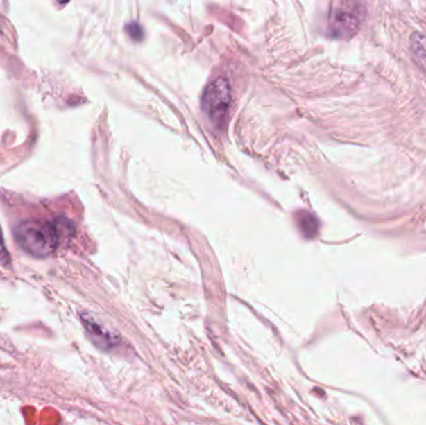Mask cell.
<instances>
[{
	"instance_id": "obj_1",
	"label": "cell",
	"mask_w": 426,
	"mask_h": 425,
	"mask_svg": "<svg viewBox=\"0 0 426 425\" xmlns=\"http://www.w3.org/2000/svg\"><path fill=\"white\" fill-rule=\"evenodd\" d=\"M14 234L19 246L34 257H48L56 251L61 240L56 223L33 218L19 223Z\"/></svg>"
},
{
	"instance_id": "obj_2",
	"label": "cell",
	"mask_w": 426,
	"mask_h": 425,
	"mask_svg": "<svg viewBox=\"0 0 426 425\" xmlns=\"http://www.w3.org/2000/svg\"><path fill=\"white\" fill-rule=\"evenodd\" d=\"M231 87L225 78H217L208 84L202 95V109L211 121L223 123L231 104Z\"/></svg>"
},
{
	"instance_id": "obj_3",
	"label": "cell",
	"mask_w": 426,
	"mask_h": 425,
	"mask_svg": "<svg viewBox=\"0 0 426 425\" xmlns=\"http://www.w3.org/2000/svg\"><path fill=\"white\" fill-rule=\"evenodd\" d=\"M360 19L355 12L349 10H338L332 20L330 29L335 37L347 39L353 37L359 28Z\"/></svg>"
},
{
	"instance_id": "obj_4",
	"label": "cell",
	"mask_w": 426,
	"mask_h": 425,
	"mask_svg": "<svg viewBox=\"0 0 426 425\" xmlns=\"http://www.w3.org/2000/svg\"><path fill=\"white\" fill-rule=\"evenodd\" d=\"M81 320H83V323H84V326H85L86 331L90 334L92 340H94L99 347L110 348V347H114V345H116L115 338L105 329L104 327H101V324H99L96 320H92V317L83 315Z\"/></svg>"
},
{
	"instance_id": "obj_5",
	"label": "cell",
	"mask_w": 426,
	"mask_h": 425,
	"mask_svg": "<svg viewBox=\"0 0 426 425\" xmlns=\"http://www.w3.org/2000/svg\"><path fill=\"white\" fill-rule=\"evenodd\" d=\"M410 48L416 62L426 71V37L419 33L413 34L410 39Z\"/></svg>"
},
{
	"instance_id": "obj_6",
	"label": "cell",
	"mask_w": 426,
	"mask_h": 425,
	"mask_svg": "<svg viewBox=\"0 0 426 425\" xmlns=\"http://www.w3.org/2000/svg\"><path fill=\"white\" fill-rule=\"evenodd\" d=\"M297 222H298L302 234H305V237L308 238L314 237L317 234L319 223H318L317 218L309 212H305V211L300 212L297 217Z\"/></svg>"
},
{
	"instance_id": "obj_7",
	"label": "cell",
	"mask_w": 426,
	"mask_h": 425,
	"mask_svg": "<svg viewBox=\"0 0 426 425\" xmlns=\"http://www.w3.org/2000/svg\"><path fill=\"white\" fill-rule=\"evenodd\" d=\"M10 265H12L10 253L6 250L4 236H3V231H1V227H0V266L8 268V267H10Z\"/></svg>"
},
{
	"instance_id": "obj_8",
	"label": "cell",
	"mask_w": 426,
	"mask_h": 425,
	"mask_svg": "<svg viewBox=\"0 0 426 425\" xmlns=\"http://www.w3.org/2000/svg\"><path fill=\"white\" fill-rule=\"evenodd\" d=\"M126 31L130 37L135 40V42H141L144 39V31L141 28V25L136 21H133L126 26Z\"/></svg>"
},
{
	"instance_id": "obj_9",
	"label": "cell",
	"mask_w": 426,
	"mask_h": 425,
	"mask_svg": "<svg viewBox=\"0 0 426 425\" xmlns=\"http://www.w3.org/2000/svg\"><path fill=\"white\" fill-rule=\"evenodd\" d=\"M56 1H58V3H60V4H67L69 0H56Z\"/></svg>"
}]
</instances>
